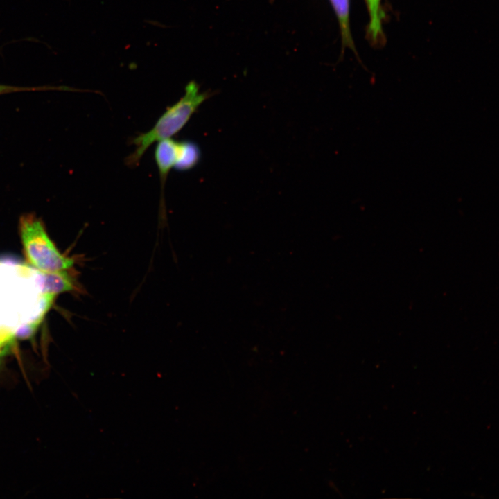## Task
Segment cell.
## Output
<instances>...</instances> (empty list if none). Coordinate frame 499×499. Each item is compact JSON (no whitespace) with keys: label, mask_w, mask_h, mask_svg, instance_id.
<instances>
[{"label":"cell","mask_w":499,"mask_h":499,"mask_svg":"<svg viewBox=\"0 0 499 499\" xmlns=\"http://www.w3.org/2000/svg\"><path fill=\"white\" fill-rule=\"evenodd\" d=\"M208 98V94L200 92L198 84L192 80L185 87L184 95L175 104L168 107L148 132L132 139L135 149L125 159L130 167L137 166L148 148L155 142L170 138L189 121L198 107Z\"/></svg>","instance_id":"1"},{"label":"cell","mask_w":499,"mask_h":499,"mask_svg":"<svg viewBox=\"0 0 499 499\" xmlns=\"http://www.w3.org/2000/svg\"><path fill=\"white\" fill-rule=\"evenodd\" d=\"M19 230L27 261L37 270L53 272L73 267V259L58 250L49 237L43 222L35 214L23 215Z\"/></svg>","instance_id":"2"},{"label":"cell","mask_w":499,"mask_h":499,"mask_svg":"<svg viewBox=\"0 0 499 499\" xmlns=\"http://www.w3.org/2000/svg\"><path fill=\"white\" fill-rule=\"evenodd\" d=\"M179 145V141L168 138L158 141L155 148V158L160 175L161 200H164V189L167 176L177 159Z\"/></svg>","instance_id":"3"},{"label":"cell","mask_w":499,"mask_h":499,"mask_svg":"<svg viewBox=\"0 0 499 499\" xmlns=\"http://www.w3.org/2000/svg\"><path fill=\"white\" fill-rule=\"evenodd\" d=\"M67 270L43 272L45 290L49 294L55 296L60 292L76 288L73 278L67 272Z\"/></svg>","instance_id":"4"},{"label":"cell","mask_w":499,"mask_h":499,"mask_svg":"<svg viewBox=\"0 0 499 499\" xmlns=\"http://www.w3.org/2000/svg\"><path fill=\"white\" fill-rule=\"evenodd\" d=\"M200 159V151L195 143L189 141H181L174 168L180 171L190 170L199 162Z\"/></svg>","instance_id":"5"},{"label":"cell","mask_w":499,"mask_h":499,"mask_svg":"<svg viewBox=\"0 0 499 499\" xmlns=\"http://www.w3.org/2000/svg\"><path fill=\"white\" fill-rule=\"evenodd\" d=\"M338 16L343 40L345 44H351L349 28V0H331Z\"/></svg>","instance_id":"6"},{"label":"cell","mask_w":499,"mask_h":499,"mask_svg":"<svg viewBox=\"0 0 499 499\" xmlns=\"http://www.w3.org/2000/svg\"><path fill=\"white\" fill-rule=\"evenodd\" d=\"M369 14V33L374 40L382 35L381 0H365Z\"/></svg>","instance_id":"7"},{"label":"cell","mask_w":499,"mask_h":499,"mask_svg":"<svg viewBox=\"0 0 499 499\" xmlns=\"http://www.w3.org/2000/svg\"><path fill=\"white\" fill-rule=\"evenodd\" d=\"M46 87H16V86L0 85V94H8V93H12V92H17V91H41V90H46Z\"/></svg>","instance_id":"8"}]
</instances>
